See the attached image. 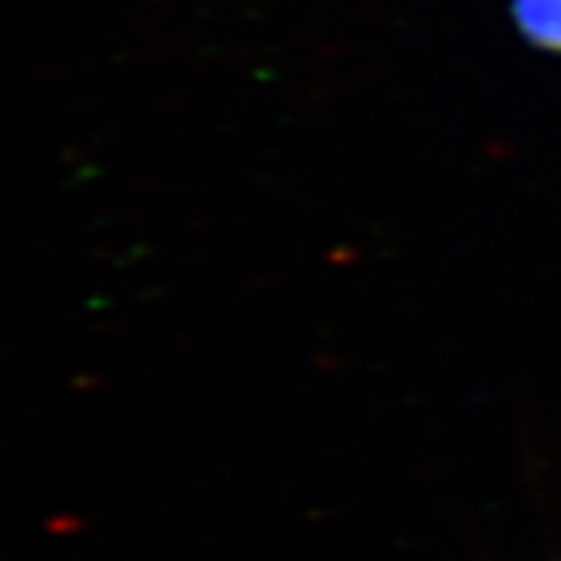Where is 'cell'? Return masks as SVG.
I'll return each mask as SVG.
<instances>
[{
    "label": "cell",
    "mask_w": 561,
    "mask_h": 561,
    "mask_svg": "<svg viewBox=\"0 0 561 561\" xmlns=\"http://www.w3.org/2000/svg\"><path fill=\"white\" fill-rule=\"evenodd\" d=\"M508 13L524 44L561 57V0H512Z\"/></svg>",
    "instance_id": "cell-1"
}]
</instances>
